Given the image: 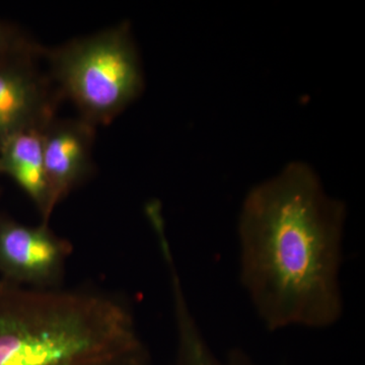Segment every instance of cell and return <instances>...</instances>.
I'll list each match as a JSON object with an SVG mask.
<instances>
[{"mask_svg": "<svg viewBox=\"0 0 365 365\" xmlns=\"http://www.w3.org/2000/svg\"><path fill=\"white\" fill-rule=\"evenodd\" d=\"M49 58L61 93L95 126L110 123L143 93V66L127 23L71 41Z\"/></svg>", "mask_w": 365, "mask_h": 365, "instance_id": "cell-3", "label": "cell"}, {"mask_svg": "<svg viewBox=\"0 0 365 365\" xmlns=\"http://www.w3.org/2000/svg\"><path fill=\"white\" fill-rule=\"evenodd\" d=\"M95 125L83 118L48 122L43 151L52 210L85 181L93 169Z\"/></svg>", "mask_w": 365, "mask_h": 365, "instance_id": "cell-5", "label": "cell"}, {"mask_svg": "<svg viewBox=\"0 0 365 365\" xmlns=\"http://www.w3.org/2000/svg\"><path fill=\"white\" fill-rule=\"evenodd\" d=\"M39 50L18 29L0 21V63L23 56H35Z\"/></svg>", "mask_w": 365, "mask_h": 365, "instance_id": "cell-8", "label": "cell"}, {"mask_svg": "<svg viewBox=\"0 0 365 365\" xmlns=\"http://www.w3.org/2000/svg\"><path fill=\"white\" fill-rule=\"evenodd\" d=\"M346 211L302 162L247 193L237 222L240 282L268 330L326 329L342 317Z\"/></svg>", "mask_w": 365, "mask_h": 365, "instance_id": "cell-1", "label": "cell"}, {"mask_svg": "<svg viewBox=\"0 0 365 365\" xmlns=\"http://www.w3.org/2000/svg\"><path fill=\"white\" fill-rule=\"evenodd\" d=\"M0 365H150V356L116 297L0 279Z\"/></svg>", "mask_w": 365, "mask_h": 365, "instance_id": "cell-2", "label": "cell"}, {"mask_svg": "<svg viewBox=\"0 0 365 365\" xmlns=\"http://www.w3.org/2000/svg\"><path fill=\"white\" fill-rule=\"evenodd\" d=\"M47 123L26 129L0 144V175L11 178L25 192L45 223L53 213L43 151Z\"/></svg>", "mask_w": 365, "mask_h": 365, "instance_id": "cell-7", "label": "cell"}, {"mask_svg": "<svg viewBox=\"0 0 365 365\" xmlns=\"http://www.w3.org/2000/svg\"><path fill=\"white\" fill-rule=\"evenodd\" d=\"M32 59L23 56L0 63V144L54 118V98Z\"/></svg>", "mask_w": 365, "mask_h": 365, "instance_id": "cell-6", "label": "cell"}, {"mask_svg": "<svg viewBox=\"0 0 365 365\" xmlns=\"http://www.w3.org/2000/svg\"><path fill=\"white\" fill-rule=\"evenodd\" d=\"M71 245L48 223L23 225L0 215V279L34 288L59 287Z\"/></svg>", "mask_w": 365, "mask_h": 365, "instance_id": "cell-4", "label": "cell"}]
</instances>
